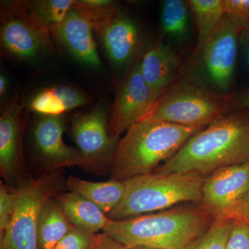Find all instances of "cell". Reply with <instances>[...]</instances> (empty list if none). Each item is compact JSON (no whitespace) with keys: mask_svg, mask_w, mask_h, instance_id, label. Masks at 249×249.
<instances>
[{"mask_svg":"<svg viewBox=\"0 0 249 249\" xmlns=\"http://www.w3.org/2000/svg\"><path fill=\"white\" fill-rule=\"evenodd\" d=\"M71 135L84 160L83 169L103 174L110 170L117 141L111 137L107 115L103 107L93 109L73 116Z\"/></svg>","mask_w":249,"mask_h":249,"instance_id":"9","label":"cell"},{"mask_svg":"<svg viewBox=\"0 0 249 249\" xmlns=\"http://www.w3.org/2000/svg\"><path fill=\"white\" fill-rule=\"evenodd\" d=\"M90 249H125V246L103 232L95 235L94 240Z\"/></svg>","mask_w":249,"mask_h":249,"instance_id":"32","label":"cell"},{"mask_svg":"<svg viewBox=\"0 0 249 249\" xmlns=\"http://www.w3.org/2000/svg\"><path fill=\"white\" fill-rule=\"evenodd\" d=\"M24 116L17 99L4 103L0 114V172L6 184L19 186L24 176Z\"/></svg>","mask_w":249,"mask_h":249,"instance_id":"14","label":"cell"},{"mask_svg":"<svg viewBox=\"0 0 249 249\" xmlns=\"http://www.w3.org/2000/svg\"><path fill=\"white\" fill-rule=\"evenodd\" d=\"M50 31L54 40L80 63L91 68L101 66L92 29L73 7L65 19Z\"/></svg>","mask_w":249,"mask_h":249,"instance_id":"16","label":"cell"},{"mask_svg":"<svg viewBox=\"0 0 249 249\" xmlns=\"http://www.w3.org/2000/svg\"><path fill=\"white\" fill-rule=\"evenodd\" d=\"M140 67L155 106L179 76L181 58L175 48L160 37L142 55Z\"/></svg>","mask_w":249,"mask_h":249,"instance_id":"15","label":"cell"},{"mask_svg":"<svg viewBox=\"0 0 249 249\" xmlns=\"http://www.w3.org/2000/svg\"><path fill=\"white\" fill-rule=\"evenodd\" d=\"M65 116L38 115L32 129L34 155L50 172L66 167L84 168V160L79 150L69 146L62 139Z\"/></svg>","mask_w":249,"mask_h":249,"instance_id":"13","label":"cell"},{"mask_svg":"<svg viewBox=\"0 0 249 249\" xmlns=\"http://www.w3.org/2000/svg\"><path fill=\"white\" fill-rule=\"evenodd\" d=\"M160 22L163 34L175 45H184L191 38L193 22L188 1L164 0L160 4Z\"/></svg>","mask_w":249,"mask_h":249,"instance_id":"21","label":"cell"},{"mask_svg":"<svg viewBox=\"0 0 249 249\" xmlns=\"http://www.w3.org/2000/svg\"><path fill=\"white\" fill-rule=\"evenodd\" d=\"M18 199L17 187L4 184L0 186V234L2 235L9 227L16 210Z\"/></svg>","mask_w":249,"mask_h":249,"instance_id":"26","label":"cell"},{"mask_svg":"<svg viewBox=\"0 0 249 249\" xmlns=\"http://www.w3.org/2000/svg\"><path fill=\"white\" fill-rule=\"evenodd\" d=\"M231 110L249 109V87L228 96Z\"/></svg>","mask_w":249,"mask_h":249,"instance_id":"31","label":"cell"},{"mask_svg":"<svg viewBox=\"0 0 249 249\" xmlns=\"http://www.w3.org/2000/svg\"><path fill=\"white\" fill-rule=\"evenodd\" d=\"M98 37L114 66L127 71L152 45L138 19L121 10Z\"/></svg>","mask_w":249,"mask_h":249,"instance_id":"11","label":"cell"},{"mask_svg":"<svg viewBox=\"0 0 249 249\" xmlns=\"http://www.w3.org/2000/svg\"><path fill=\"white\" fill-rule=\"evenodd\" d=\"M55 197L74 227L96 234L110 221L96 204L73 192L60 193Z\"/></svg>","mask_w":249,"mask_h":249,"instance_id":"18","label":"cell"},{"mask_svg":"<svg viewBox=\"0 0 249 249\" xmlns=\"http://www.w3.org/2000/svg\"><path fill=\"white\" fill-rule=\"evenodd\" d=\"M153 107V99L142 78L139 60L126 71L116 90L109 123L111 137L119 142L121 134L146 118Z\"/></svg>","mask_w":249,"mask_h":249,"instance_id":"10","label":"cell"},{"mask_svg":"<svg viewBox=\"0 0 249 249\" xmlns=\"http://www.w3.org/2000/svg\"><path fill=\"white\" fill-rule=\"evenodd\" d=\"M214 219L201 206L174 208L119 221H109L103 232L125 247L187 249L211 227Z\"/></svg>","mask_w":249,"mask_h":249,"instance_id":"2","label":"cell"},{"mask_svg":"<svg viewBox=\"0 0 249 249\" xmlns=\"http://www.w3.org/2000/svg\"><path fill=\"white\" fill-rule=\"evenodd\" d=\"M92 98L78 88L69 85L49 87L36 93L29 103L31 110L38 115L60 116L89 104Z\"/></svg>","mask_w":249,"mask_h":249,"instance_id":"17","label":"cell"},{"mask_svg":"<svg viewBox=\"0 0 249 249\" xmlns=\"http://www.w3.org/2000/svg\"><path fill=\"white\" fill-rule=\"evenodd\" d=\"M232 220V230L226 249H249V225L237 219Z\"/></svg>","mask_w":249,"mask_h":249,"instance_id":"29","label":"cell"},{"mask_svg":"<svg viewBox=\"0 0 249 249\" xmlns=\"http://www.w3.org/2000/svg\"><path fill=\"white\" fill-rule=\"evenodd\" d=\"M66 186L98 206L104 213H110L122 200L124 195V181L111 179L104 182H92L75 177H68Z\"/></svg>","mask_w":249,"mask_h":249,"instance_id":"19","label":"cell"},{"mask_svg":"<svg viewBox=\"0 0 249 249\" xmlns=\"http://www.w3.org/2000/svg\"><path fill=\"white\" fill-rule=\"evenodd\" d=\"M231 111L228 96L185 73L178 76L146 118L204 128Z\"/></svg>","mask_w":249,"mask_h":249,"instance_id":"5","label":"cell"},{"mask_svg":"<svg viewBox=\"0 0 249 249\" xmlns=\"http://www.w3.org/2000/svg\"><path fill=\"white\" fill-rule=\"evenodd\" d=\"M206 177L195 173H150L129 178L124 181V198L107 217L122 220L163 211L179 203H199Z\"/></svg>","mask_w":249,"mask_h":249,"instance_id":"4","label":"cell"},{"mask_svg":"<svg viewBox=\"0 0 249 249\" xmlns=\"http://www.w3.org/2000/svg\"><path fill=\"white\" fill-rule=\"evenodd\" d=\"M73 9L98 36L120 10L118 3L111 0H75Z\"/></svg>","mask_w":249,"mask_h":249,"instance_id":"23","label":"cell"},{"mask_svg":"<svg viewBox=\"0 0 249 249\" xmlns=\"http://www.w3.org/2000/svg\"><path fill=\"white\" fill-rule=\"evenodd\" d=\"M228 219H237L249 225V189L234 206Z\"/></svg>","mask_w":249,"mask_h":249,"instance_id":"30","label":"cell"},{"mask_svg":"<svg viewBox=\"0 0 249 249\" xmlns=\"http://www.w3.org/2000/svg\"><path fill=\"white\" fill-rule=\"evenodd\" d=\"M188 1L197 34L196 47H198L209 38L224 18L223 0H188Z\"/></svg>","mask_w":249,"mask_h":249,"instance_id":"22","label":"cell"},{"mask_svg":"<svg viewBox=\"0 0 249 249\" xmlns=\"http://www.w3.org/2000/svg\"><path fill=\"white\" fill-rule=\"evenodd\" d=\"M202 129L150 118L139 121L127 129L116 145L111 179L124 181L153 173Z\"/></svg>","mask_w":249,"mask_h":249,"instance_id":"3","label":"cell"},{"mask_svg":"<svg viewBox=\"0 0 249 249\" xmlns=\"http://www.w3.org/2000/svg\"><path fill=\"white\" fill-rule=\"evenodd\" d=\"M125 249H160L151 248V247H142V246H134V247H125Z\"/></svg>","mask_w":249,"mask_h":249,"instance_id":"35","label":"cell"},{"mask_svg":"<svg viewBox=\"0 0 249 249\" xmlns=\"http://www.w3.org/2000/svg\"><path fill=\"white\" fill-rule=\"evenodd\" d=\"M249 189V161L224 167L206 177L199 204L214 220L228 219Z\"/></svg>","mask_w":249,"mask_h":249,"instance_id":"12","label":"cell"},{"mask_svg":"<svg viewBox=\"0 0 249 249\" xmlns=\"http://www.w3.org/2000/svg\"><path fill=\"white\" fill-rule=\"evenodd\" d=\"M240 33L224 15L209 38L196 47L186 73L199 78L221 94L230 96L234 92L240 57Z\"/></svg>","mask_w":249,"mask_h":249,"instance_id":"6","label":"cell"},{"mask_svg":"<svg viewBox=\"0 0 249 249\" xmlns=\"http://www.w3.org/2000/svg\"><path fill=\"white\" fill-rule=\"evenodd\" d=\"M232 224L231 219L214 220L208 231L187 249H226Z\"/></svg>","mask_w":249,"mask_h":249,"instance_id":"25","label":"cell"},{"mask_svg":"<svg viewBox=\"0 0 249 249\" xmlns=\"http://www.w3.org/2000/svg\"><path fill=\"white\" fill-rule=\"evenodd\" d=\"M50 29L31 12L27 1L1 4L0 43L1 53L23 62H31L52 53Z\"/></svg>","mask_w":249,"mask_h":249,"instance_id":"8","label":"cell"},{"mask_svg":"<svg viewBox=\"0 0 249 249\" xmlns=\"http://www.w3.org/2000/svg\"><path fill=\"white\" fill-rule=\"evenodd\" d=\"M224 15L242 32L249 26V0H223Z\"/></svg>","mask_w":249,"mask_h":249,"instance_id":"27","label":"cell"},{"mask_svg":"<svg viewBox=\"0 0 249 249\" xmlns=\"http://www.w3.org/2000/svg\"><path fill=\"white\" fill-rule=\"evenodd\" d=\"M240 57L246 73L249 77V26L240 33Z\"/></svg>","mask_w":249,"mask_h":249,"instance_id":"33","label":"cell"},{"mask_svg":"<svg viewBox=\"0 0 249 249\" xmlns=\"http://www.w3.org/2000/svg\"><path fill=\"white\" fill-rule=\"evenodd\" d=\"M74 227L56 198H51L40 213L37 228L38 249H53Z\"/></svg>","mask_w":249,"mask_h":249,"instance_id":"20","label":"cell"},{"mask_svg":"<svg viewBox=\"0 0 249 249\" xmlns=\"http://www.w3.org/2000/svg\"><path fill=\"white\" fill-rule=\"evenodd\" d=\"M96 234L75 227L53 249H90Z\"/></svg>","mask_w":249,"mask_h":249,"instance_id":"28","label":"cell"},{"mask_svg":"<svg viewBox=\"0 0 249 249\" xmlns=\"http://www.w3.org/2000/svg\"><path fill=\"white\" fill-rule=\"evenodd\" d=\"M75 0L27 1L28 7L50 29L60 24L73 9Z\"/></svg>","mask_w":249,"mask_h":249,"instance_id":"24","label":"cell"},{"mask_svg":"<svg viewBox=\"0 0 249 249\" xmlns=\"http://www.w3.org/2000/svg\"><path fill=\"white\" fill-rule=\"evenodd\" d=\"M7 87V78L4 74H1V76H0V95H1V97L6 94Z\"/></svg>","mask_w":249,"mask_h":249,"instance_id":"34","label":"cell"},{"mask_svg":"<svg viewBox=\"0 0 249 249\" xmlns=\"http://www.w3.org/2000/svg\"><path fill=\"white\" fill-rule=\"evenodd\" d=\"M63 184L61 173L55 170L39 178H26L17 187V205L9 227L1 235L0 249H38L41 211L49 199L62 193Z\"/></svg>","mask_w":249,"mask_h":249,"instance_id":"7","label":"cell"},{"mask_svg":"<svg viewBox=\"0 0 249 249\" xmlns=\"http://www.w3.org/2000/svg\"><path fill=\"white\" fill-rule=\"evenodd\" d=\"M249 161V109L232 110L193 136L152 173H195L208 176Z\"/></svg>","mask_w":249,"mask_h":249,"instance_id":"1","label":"cell"}]
</instances>
